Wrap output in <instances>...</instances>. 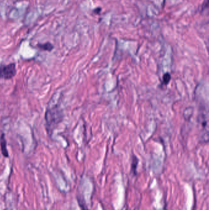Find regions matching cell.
Wrapping results in <instances>:
<instances>
[{
    "mask_svg": "<svg viewBox=\"0 0 209 210\" xmlns=\"http://www.w3.org/2000/svg\"><path fill=\"white\" fill-rule=\"evenodd\" d=\"M61 115L60 109L57 105L47 110L45 114V119L47 131L53 130L55 127L57 125L61 119L60 117Z\"/></svg>",
    "mask_w": 209,
    "mask_h": 210,
    "instance_id": "cell-1",
    "label": "cell"
},
{
    "mask_svg": "<svg viewBox=\"0 0 209 210\" xmlns=\"http://www.w3.org/2000/svg\"><path fill=\"white\" fill-rule=\"evenodd\" d=\"M16 73V65L14 63L0 66V79H10L13 78Z\"/></svg>",
    "mask_w": 209,
    "mask_h": 210,
    "instance_id": "cell-2",
    "label": "cell"
},
{
    "mask_svg": "<svg viewBox=\"0 0 209 210\" xmlns=\"http://www.w3.org/2000/svg\"><path fill=\"white\" fill-rule=\"evenodd\" d=\"M0 146H1V152H2L3 156L5 157H8L9 154H8V151L7 149L6 140L5 136H4V134H3L1 136V137H0Z\"/></svg>",
    "mask_w": 209,
    "mask_h": 210,
    "instance_id": "cell-3",
    "label": "cell"
},
{
    "mask_svg": "<svg viewBox=\"0 0 209 210\" xmlns=\"http://www.w3.org/2000/svg\"><path fill=\"white\" fill-rule=\"evenodd\" d=\"M37 46H38V47H39L41 50H46V51H49V52H50L54 48L53 46L50 42H46L44 44H38Z\"/></svg>",
    "mask_w": 209,
    "mask_h": 210,
    "instance_id": "cell-4",
    "label": "cell"
},
{
    "mask_svg": "<svg viewBox=\"0 0 209 210\" xmlns=\"http://www.w3.org/2000/svg\"><path fill=\"white\" fill-rule=\"evenodd\" d=\"M171 79V75L167 73L165 74L163 76V82L165 84H168Z\"/></svg>",
    "mask_w": 209,
    "mask_h": 210,
    "instance_id": "cell-5",
    "label": "cell"
}]
</instances>
